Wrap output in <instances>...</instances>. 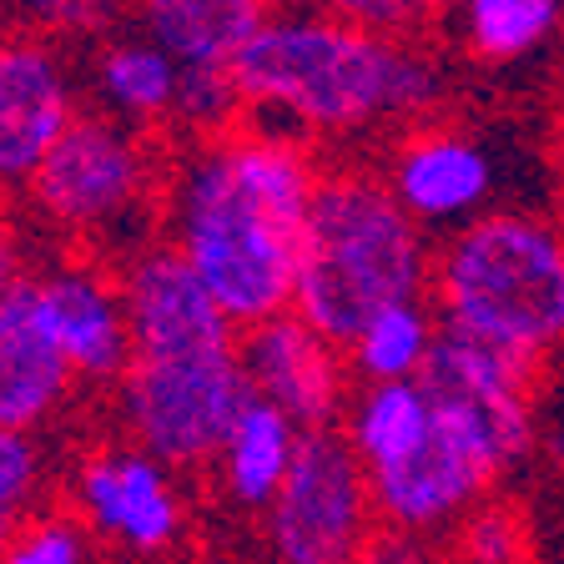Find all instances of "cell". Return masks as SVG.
<instances>
[{"label": "cell", "instance_id": "cell-16", "mask_svg": "<svg viewBox=\"0 0 564 564\" xmlns=\"http://www.w3.org/2000/svg\"><path fill=\"white\" fill-rule=\"evenodd\" d=\"M86 86L101 117L121 121L131 131H147L182 117V91H187V70L176 66L152 35L141 31H111L96 41Z\"/></svg>", "mask_w": 564, "mask_h": 564}, {"label": "cell", "instance_id": "cell-17", "mask_svg": "<svg viewBox=\"0 0 564 564\" xmlns=\"http://www.w3.org/2000/svg\"><path fill=\"white\" fill-rule=\"evenodd\" d=\"M278 11V0H137V31L187 70V76H232L247 41Z\"/></svg>", "mask_w": 564, "mask_h": 564}, {"label": "cell", "instance_id": "cell-18", "mask_svg": "<svg viewBox=\"0 0 564 564\" xmlns=\"http://www.w3.org/2000/svg\"><path fill=\"white\" fill-rule=\"evenodd\" d=\"M434 429L438 413L423 378H413V383H358L338 423V434L348 438L368 479H383V474L413 464L429 448Z\"/></svg>", "mask_w": 564, "mask_h": 564}, {"label": "cell", "instance_id": "cell-19", "mask_svg": "<svg viewBox=\"0 0 564 564\" xmlns=\"http://www.w3.org/2000/svg\"><path fill=\"white\" fill-rule=\"evenodd\" d=\"M303 438L307 434L282 409L252 399L242 409V419L232 423L217 464H212L217 469V494L242 514H268L288 474H293Z\"/></svg>", "mask_w": 564, "mask_h": 564}, {"label": "cell", "instance_id": "cell-24", "mask_svg": "<svg viewBox=\"0 0 564 564\" xmlns=\"http://www.w3.org/2000/svg\"><path fill=\"white\" fill-rule=\"evenodd\" d=\"M454 564H529L524 519L505 505H479L454 529Z\"/></svg>", "mask_w": 564, "mask_h": 564}, {"label": "cell", "instance_id": "cell-25", "mask_svg": "<svg viewBox=\"0 0 564 564\" xmlns=\"http://www.w3.org/2000/svg\"><path fill=\"white\" fill-rule=\"evenodd\" d=\"M313 6L328 11L333 21L358 25L383 41H419L448 11V0H313Z\"/></svg>", "mask_w": 564, "mask_h": 564}, {"label": "cell", "instance_id": "cell-22", "mask_svg": "<svg viewBox=\"0 0 564 564\" xmlns=\"http://www.w3.org/2000/svg\"><path fill=\"white\" fill-rule=\"evenodd\" d=\"M51 489V448L35 434L0 429V554L15 540V529L41 514V499Z\"/></svg>", "mask_w": 564, "mask_h": 564}, {"label": "cell", "instance_id": "cell-7", "mask_svg": "<svg viewBox=\"0 0 564 564\" xmlns=\"http://www.w3.org/2000/svg\"><path fill=\"white\" fill-rule=\"evenodd\" d=\"M378 540V505L368 469L338 429L307 434L297 464L262 514L272 564H364Z\"/></svg>", "mask_w": 564, "mask_h": 564}, {"label": "cell", "instance_id": "cell-14", "mask_svg": "<svg viewBox=\"0 0 564 564\" xmlns=\"http://www.w3.org/2000/svg\"><path fill=\"white\" fill-rule=\"evenodd\" d=\"M137 358H197V352H232L242 328L217 307L202 278L182 262L172 242L147 247L121 268Z\"/></svg>", "mask_w": 564, "mask_h": 564}, {"label": "cell", "instance_id": "cell-21", "mask_svg": "<svg viewBox=\"0 0 564 564\" xmlns=\"http://www.w3.org/2000/svg\"><path fill=\"white\" fill-rule=\"evenodd\" d=\"M458 46L484 66L540 56L564 31V0H448Z\"/></svg>", "mask_w": 564, "mask_h": 564}, {"label": "cell", "instance_id": "cell-27", "mask_svg": "<svg viewBox=\"0 0 564 564\" xmlns=\"http://www.w3.org/2000/svg\"><path fill=\"white\" fill-rule=\"evenodd\" d=\"M35 272L41 268L31 262V242H25V232L11 223V217H0V303H6L15 288H25Z\"/></svg>", "mask_w": 564, "mask_h": 564}, {"label": "cell", "instance_id": "cell-23", "mask_svg": "<svg viewBox=\"0 0 564 564\" xmlns=\"http://www.w3.org/2000/svg\"><path fill=\"white\" fill-rule=\"evenodd\" d=\"M137 0H0V15L41 41H76V35H111L121 11Z\"/></svg>", "mask_w": 564, "mask_h": 564}, {"label": "cell", "instance_id": "cell-6", "mask_svg": "<svg viewBox=\"0 0 564 564\" xmlns=\"http://www.w3.org/2000/svg\"><path fill=\"white\" fill-rule=\"evenodd\" d=\"M237 348L197 358H137L127 383L117 388L121 438L172 464L176 474L217 464L232 423L252 403Z\"/></svg>", "mask_w": 564, "mask_h": 564}, {"label": "cell", "instance_id": "cell-11", "mask_svg": "<svg viewBox=\"0 0 564 564\" xmlns=\"http://www.w3.org/2000/svg\"><path fill=\"white\" fill-rule=\"evenodd\" d=\"M76 117L82 101L66 51L25 31L0 35V192H31Z\"/></svg>", "mask_w": 564, "mask_h": 564}, {"label": "cell", "instance_id": "cell-13", "mask_svg": "<svg viewBox=\"0 0 564 564\" xmlns=\"http://www.w3.org/2000/svg\"><path fill=\"white\" fill-rule=\"evenodd\" d=\"M242 373L252 383V399L282 409L303 434L338 429L352 399L348 352L317 328H307L297 313H282L262 328L242 333Z\"/></svg>", "mask_w": 564, "mask_h": 564}, {"label": "cell", "instance_id": "cell-2", "mask_svg": "<svg viewBox=\"0 0 564 564\" xmlns=\"http://www.w3.org/2000/svg\"><path fill=\"white\" fill-rule=\"evenodd\" d=\"M252 127L293 141H364L423 127L444 101V61L423 41H383L317 6H278L232 66Z\"/></svg>", "mask_w": 564, "mask_h": 564}, {"label": "cell", "instance_id": "cell-1", "mask_svg": "<svg viewBox=\"0 0 564 564\" xmlns=\"http://www.w3.org/2000/svg\"><path fill=\"white\" fill-rule=\"evenodd\" d=\"M317 187L313 152L268 127H232L176 156L166 237L242 333L293 313Z\"/></svg>", "mask_w": 564, "mask_h": 564}, {"label": "cell", "instance_id": "cell-28", "mask_svg": "<svg viewBox=\"0 0 564 564\" xmlns=\"http://www.w3.org/2000/svg\"><path fill=\"white\" fill-rule=\"evenodd\" d=\"M364 564H434L429 560V550H423V540H413V534H393V529H383L373 540V550L364 554Z\"/></svg>", "mask_w": 564, "mask_h": 564}, {"label": "cell", "instance_id": "cell-9", "mask_svg": "<svg viewBox=\"0 0 564 564\" xmlns=\"http://www.w3.org/2000/svg\"><path fill=\"white\" fill-rule=\"evenodd\" d=\"M423 388L434 409L454 423L464 438L484 448L494 474L505 479L519 469L540 438V413H534V368L509 358L499 348L448 333L438 338L434 364L423 373Z\"/></svg>", "mask_w": 564, "mask_h": 564}, {"label": "cell", "instance_id": "cell-12", "mask_svg": "<svg viewBox=\"0 0 564 564\" xmlns=\"http://www.w3.org/2000/svg\"><path fill=\"white\" fill-rule=\"evenodd\" d=\"M35 297L51 323V338L66 352L70 373L82 388L127 383L137 364V338H131L127 293H121V268H106L96 258H61L35 272Z\"/></svg>", "mask_w": 564, "mask_h": 564}, {"label": "cell", "instance_id": "cell-26", "mask_svg": "<svg viewBox=\"0 0 564 564\" xmlns=\"http://www.w3.org/2000/svg\"><path fill=\"white\" fill-rule=\"evenodd\" d=\"M0 564H91V534L82 529L76 514L41 509L15 529V540L6 544Z\"/></svg>", "mask_w": 564, "mask_h": 564}, {"label": "cell", "instance_id": "cell-10", "mask_svg": "<svg viewBox=\"0 0 564 564\" xmlns=\"http://www.w3.org/2000/svg\"><path fill=\"white\" fill-rule=\"evenodd\" d=\"M378 176L388 192L399 197L423 232H448L489 217L494 197L505 187V166L499 152L469 127H448V121H423L409 127L383 147Z\"/></svg>", "mask_w": 564, "mask_h": 564}, {"label": "cell", "instance_id": "cell-15", "mask_svg": "<svg viewBox=\"0 0 564 564\" xmlns=\"http://www.w3.org/2000/svg\"><path fill=\"white\" fill-rule=\"evenodd\" d=\"M76 373L51 338L35 278L0 303V429L46 434L76 399Z\"/></svg>", "mask_w": 564, "mask_h": 564}, {"label": "cell", "instance_id": "cell-5", "mask_svg": "<svg viewBox=\"0 0 564 564\" xmlns=\"http://www.w3.org/2000/svg\"><path fill=\"white\" fill-rule=\"evenodd\" d=\"M166 182L172 172H162V152L147 131H131L101 111H82L31 182L25 202L41 227L91 247L106 268L117 258L127 268L156 247V232L166 227Z\"/></svg>", "mask_w": 564, "mask_h": 564}, {"label": "cell", "instance_id": "cell-20", "mask_svg": "<svg viewBox=\"0 0 564 564\" xmlns=\"http://www.w3.org/2000/svg\"><path fill=\"white\" fill-rule=\"evenodd\" d=\"M438 338H444V317L429 297L383 307L343 348L352 383H413V378L429 373Z\"/></svg>", "mask_w": 564, "mask_h": 564}, {"label": "cell", "instance_id": "cell-3", "mask_svg": "<svg viewBox=\"0 0 564 564\" xmlns=\"http://www.w3.org/2000/svg\"><path fill=\"white\" fill-rule=\"evenodd\" d=\"M429 232L399 207L373 166L323 172L313 217L303 232L293 313L338 348L358 338L373 313L434 288Z\"/></svg>", "mask_w": 564, "mask_h": 564}, {"label": "cell", "instance_id": "cell-4", "mask_svg": "<svg viewBox=\"0 0 564 564\" xmlns=\"http://www.w3.org/2000/svg\"><path fill=\"white\" fill-rule=\"evenodd\" d=\"M434 297L448 333L540 368L564 348V223L499 207L444 237Z\"/></svg>", "mask_w": 564, "mask_h": 564}, {"label": "cell", "instance_id": "cell-8", "mask_svg": "<svg viewBox=\"0 0 564 564\" xmlns=\"http://www.w3.org/2000/svg\"><path fill=\"white\" fill-rule=\"evenodd\" d=\"M66 489L86 534L137 560H156L187 534V494L176 469L127 438L86 448L70 464Z\"/></svg>", "mask_w": 564, "mask_h": 564}]
</instances>
